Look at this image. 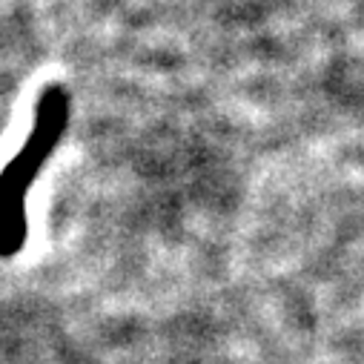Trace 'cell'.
Listing matches in <instances>:
<instances>
[{
    "label": "cell",
    "mask_w": 364,
    "mask_h": 364,
    "mask_svg": "<svg viewBox=\"0 0 364 364\" xmlns=\"http://www.w3.org/2000/svg\"><path fill=\"white\" fill-rule=\"evenodd\" d=\"M66 115H69V98L63 86H49L38 104V118L32 124L35 129L29 132L21 152L6 164L4 175H0V255H12L23 244L26 235L23 201L41 166L52 155V146L60 141L66 129Z\"/></svg>",
    "instance_id": "obj_1"
}]
</instances>
